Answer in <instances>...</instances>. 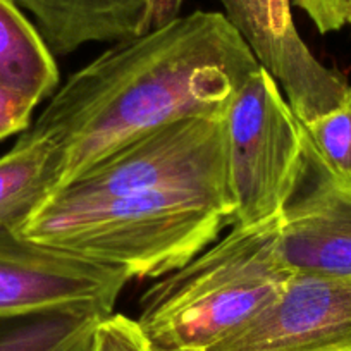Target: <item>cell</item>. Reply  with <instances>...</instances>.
I'll use <instances>...</instances> for the list:
<instances>
[{
    "mask_svg": "<svg viewBox=\"0 0 351 351\" xmlns=\"http://www.w3.org/2000/svg\"><path fill=\"white\" fill-rule=\"evenodd\" d=\"M258 67L222 12L195 11L114 43L71 74L32 124L57 148L53 191L150 131L183 119H226Z\"/></svg>",
    "mask_w": 351,
    "mask_h": 351,
    "instance_id": "obj_1",
    "label": "cell"
},
{
    "mask_svg": "<svg viewBox=\"0 0 351 351\" xmlns=\"http://www.w3.org/2000/svg\"><path fill=\"white\" fill-rule=\"evenodd\" d=\"M231 195L154 188L71 200L49 193L12 226L23 239L124 272L157 279L183 267L234 224Z\"/></svg>",
    "mask_w": 351,
    "mask_h": 351,
    "instance_id": "obj_2",
    "label": "cell"
},
{
    "mask_svg": "<svg viewBox=\"0 0 351 351\" xmlns=\"http://www.w3.org/2000/svg\"><path fill=\"white\" fill-rule=\"evenodd\" d=\"M279 219L232 226L148 288L136 319L148 343L157 351H205L271 305L293 276L279 246Z\"/></svg>",
    "mask_w": 351,
    "mask_h": 351,
    "instance_id": "obj_3",
    "label": "cell"
},
{
    "mask_svg": "<svg viewBox=\"0 0 351 351\" xmlns=\"http://www.w3.org/2000/svg\"><path fill=\"white\" fill-rule=\"evenodd\" d=\"M232 226L281 217L305 164V128L262 66L245 81L226 116Z\"/></svg>",
    "mask_w": 351,
    "mask_h": 351,
    "instance_id": "obj_4",
    "label": "cell"
},
{
    "mask_svg": "<svg viewBox=\"0 0 351 351\" xmlns=\"http://www.w3.org/2000/svg\"><path fill=\"white\" fill-rule=\"evenodd\" d=\"M154 188H183L232 197L226 119H183L150 131L52 193L88 200Z\"/></svg>",
    "mask_w": 351,
    "mask_h": 351,
    "instance_id": "obj_5",
    "label": "cell"
},
{
    "mask_svg": "<svg viewBox=\"0 0 351 351\" xmlns=\"http://www.w3.org/2000/svg\"><path fill=\"white\" fill-rule=\"evenodd\" d=\"M130 282L117 269L0 229V319L86 310L107 317Z\"/></svg>",
    "mask_w": 351,
    "mask_h": 351,
    "instance_id": "obj_6",
    "label": "cell"
},
{
    "mask_svg": "<svg viewBox=\"0 0 351 351\" xmlns=\"http://www.w3.org/2000/svg\"><path fill=\"white\" fill-rule=\"evenodd\" d=\"M222 14L267 71L302 124L329 112L346 99L351 84L324 66L293 21V0H219Z\"/></svg>",
    "mask_w": 351,
    "mask_h": 351,
    "instance_id": "obj_7",
    "label": "cell"
},
{
    "mask_svg": "<svg viewBox=\"0 0 351 351\" xmlns=\"http://www.w3.org/2000/svg\"><path fill=\"white\" fill-rule=\"evenodd\" d=\"M205 351H351V278L293 272L271 305Z\"/></svg>",
    "mask_w": 351,
    "mask_h": 351,
    "instance_id": "obj_8",
    "label": "cell"
},
{
    "mask_svg": "<svg viewBox=\"0 0 351 351\" xmlns=\"http://www.w3.org/2000/svg\"><path fill=\"white\" fill-rule=\"evenodd\" d=\"M279 246L293 272L351 278V180L326 167L305 133V164L279 219Z\"/></svg>",
    "mask_w": 351,
    "mask_h": 351,
    "instance_id": "obj_9",
    "label": "cell"
},
{
    "mask_svg": "<svg viewBox=\"0 0 351 351\" xmlns=\"http://www.w3.org/2000/svg\"><path fill=\"white\" fill-rule=\"evenodd\" d=\"M35 18L53 56L88 43H119L145 33L150 0H12Z\"/></svg>",
    "mask_w": 351,
    "mask_h": 351,
    "instance_id": "obj_10",
    "label": "cell"
},
{
    "mask_svg": "<svg viewBox=\"0 0 351 351\" xmlns=\"http://www.w3.org/2000/svg\"><path fill=\"white\" fill-rule=\"evenodd\" d=\"M0 84L38 106L59 88L56 56L12 0H0Z\"/></svg>",
    "mask_w": 351,
    "mask_h": 351,
    "instance_id": "obj_11",
    "label": "cell"
},
{
    "mask_svg": "<svg viewBox=\"0 0 351 351\" xmlns=\"http://www.w3.org/2000/svg\"><path fill=\"white\" fill-rule=\"evenodd\" d=\"M57 183V148L32 126L0 155V229L25 219Z\"/></svg>",
    "mask_w": 351,
    "mask_h": 351,
    "instance_id": "obj_12",
    "label": "cell"
},
{
    "mask_svg": "<svg viewBox=\"0 0 351 351\" xmlns=\"http://www.w3.org/2000/svg\"><path fill=\"white\" fill-rule=\"evenodd\" d=\"M102 319L86 310L0 319V351H90Z\"/></svg>",
    "mask_w": 351,
    "mask_h": 351,
    "instance_id": "obj_13",
    "label": "cell"
},
{
    "mask_svg": "<svg viewBox=\"0 0 351 351\" xmlns=\"http://www.w3.org/2000/svg\"><path fill=\"white\" fill-rule=\"evenodd\" d=\"M303 128L326 167L351 180V90L339 106Z\"/></svg>",
    "mask_w": 351,
    "mask_h": 351,
    "instance_id": "obj_14",
    "label": "cell"
},
{
    "mask_svg": "<svg viewBox=\"0 0 351 351\" xmlns=\"http://www.w3.org/2000/svg\"><path fill=\"white\" fill-rule=\"evenodd\" d=\"M90 351H152L138 320L110 313L100 320Z\"/></svg>",
    "mask_w": 351,
    "mask_h": 351,
    "instance_id": "obj_15",
    "label": "cell"
},
{
    "mask_svg": "<svg viewBox=\"0 0 351 351\" xmlns=\"http://www.w3.org/2000/svg\"><path fill=\"white\" fill-rule=\"evenodd\" d=\"M36 107L33 99L0 84V141L25 133L32 126Z\"/></svg>",
    "mask_w": 351,
    "mask_h": 351,
    "instance_id": "obj_16",
    "label": "cell"
},
{
    "mask_svg": "<svg viewBox=\"0 0 351 351\" xmlns=\"http://www.w3.org/2000/svg\"><path fill=\"white\" fill-rule=\"evenodd\" d=\"M293 5L302 9L322 35L348 25L350 0H293Z\"/></svg>",
    "mask_w": 351,
    "mask_h": 351,
    "instance_id": "obj_17",
    "label": "cell"
},
{
    "mask_svg": "<svg viewBox=\"0 0 351 351\" xmlns=\"http://www.w3.org/2000/svg\"><path fill=\"white\" fill-rule=\"evenodd\" d=\"M181 5H183V0H150L145 33L160 28V26L171 23L172 19L180 18Z\"/></svg>",
    "mask_w": 351,
    "mask_h": 351,
    "instance_id": "obj_18",
    "label": "cell"
},
{
    "mask_svg": "<svg viewBox=\"0 0 351 351\" xmlns=\"http://www.w3.org/2000/svg\"><path fill=\"white\" fill-rule=\"evenodd\" d=\"M348 25H351V0H350V9H348Z\"/></svg>",
    "mask_w": 351,
    "mask_h": 351,
    "instance_id": "obj_19",
    "label": "cell"
},
{
    "mask_svg": "<svg viewBox=\"0 0 351 351\" xmlns=\"http://www.w3.org/2000/svg\"><path fill=\"white\" fill-rule=\"evenodd\" d=\"M152 351H157V350H155V348H154V346H152Z\"/></svg>",
    "mask_w": 351,
    "mask_h": 351,
    "instance_id": "obj_20",
    "label": "cell"
}]
</instances>
